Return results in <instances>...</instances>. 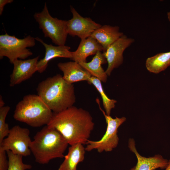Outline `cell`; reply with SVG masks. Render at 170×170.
<instances>
[{
	"label": "cell",
	"mask_w": 170,
	"mask_h": 170,
	"mask_svg": "<svg viewBox=\"0 0 170 170\" xmlns=\"http://www.w3.org/2000/svg\"><path fill=\"white\" fill-rule=\"evenodd\" d=\"M29 130L26 128L15 125L10 129L7 137L0 143V149L6 151L9 150L14 154L23 156H30L31 142Z\"/></svg>",
	"instance_id": "ba28073f"
},
{
	"label": "cell",
	"mask_w": 170,
	"mask_h": 170,
	"mask_svg": "<svg viewBox=\"0 0 170 170\" xmlns=\"http://www.w3.org/2000/svg\"><path fill=\"white\" fill-rule=\"evenodd\" d=\"M57 66L63 72L64 79L70 84L80 81H88L92 76L79 63L74 61L60 62Z\"/></svg>",
	"instance_id": "5bb4252c"
},
{
	"label": "cell",
	"mask_w": 170,
	"mask_h": 170,
	"mask_svg": "<svg viewBox=\"0 0 170 170\" xmlns=\"http://www.w3.org/2000/svg\"><path fill=\"white\" fill-rule=\"evenodd\" d=\"M94 125L88 111L73 106L60 112H53L47 126L57 130L71 145L77 143L86 144Z\"/></svg>",
	"instance_id": "6da1fadb"
},
{
	"label": "cell",
	"mask_w": 170,
	"mask_h": 170,
	"mask_svg": "<svg viewBox=\"0 0 170 170\" xmlns=\"http://www.w3.org/2000/svg\"><path fill=\"white\" fill-rule=\"evenodd\" d=\"M86 151L83 144L81 143L71 145L58 170H77L78 164L84 159Z\"/></svg>",
	"instance_id": "e0dca14e"
},
{
	"label": "cell",
	"mask_w": 170,
	"mask_h": 170,
	"mask_svg": "<svg viewBox=\"0 0 170 170\" xmlns=\"http://www.w3.org/2000/svg\"><path fill=\"white\" fill-rule=\"evenodd\" d=\"M53 114L38 95L28 94L16 105L13 115L16 121L33 127L47 125Z\"/></svg>",
	"instance_id": "277c9868"
},
{
	"label": "cell",
	"mask_w": 170,
	"mask_h": 170,
	"mask_svg": "<svg viewBox=\"0 0 170 170\" xmlns=\"http://www.w3.org/2000/svg\"><path fill=\"white\" fill-rule=\"evenodd\" d=\"M37 95L54 113L64 110L76 102L75 88L60 74L47 78L37 88Z\"/></svg>",
	"instance_id": "7a4b0ae2"
},
{
	"label": "cell",
	"mask_w": 170,
	"mask_h": 170,
	"mask_svg": "<svg viewBox=\"0 0 170 170\" xmlns=\"http://www.w3.org/2000/svg\"><path fill=\"white\" fill-rule=\"evenodd\" d=\"M107 63L106 60L103 53L101 51H98L90 62L79 63L92 76L97 78L102 82H105L107 80L108 75L101 65Z\"/></svg>",
	"instance_id": "ac0fdd59"
},
{
	"label": "cell",
	"mask_w": 170,
	"mask_h": 170,
	"mask_svg": "<svg viewBox=\"0 0 170 170\" xmlns=\"http://www.w3.org/2000/svg\"><path fill=\"white\" fill-rule=\"evenodd\" d=\"M104 51L102 46L91 37L81 40L77 49L73 52L72 60L78 63L86 62L88 56L95 54L98 51Z\"/></svg>",
	"instance_id": "2e32d148"
},
{
	"label": "cell",
	"mask_w": 170,
	"mask_h": 170,
	"mask_svg": "<svg viewBox=\"0 0 170 170\" xmlns=\"http://www.w3.org/2000/svg\"><path fill=\"white\" fill-rule=\"evenodd\" d=\"M134 42V39L128 37L124 35L103 52L108 63L105 71L108 76L110 75L115 68H118L122 64L124 50Z\"/></svg>",
	"instance_id": "30bf717a"
},
{
	"label": "cell",
	"mask_w": 170,
	"mask_h": 170,
	"mask_svg": "<svg viewBox=\"0 0 170 170\" xmlns=\"http://www.w3.org/2000/svg\"><path fill=\"white\" fill-rule=\"evenodd\" d=\"M68 144L59 132L46 125L35 135L30 148L36 162L44 165L53 159L64 157Z\"/></svg>",
	"instance_id": "3957f363"
},
{
	"label": "cell",
	"mask_w": 170,
	"mask_h": 170,
	"mask_svg": "<svg viewBox=\"0 0 170 170\" xmlns=\"http://www.w3.org/2000/svg\"><path fill=\"white\" fill-rule=\"evenodd\" d=\"M128 147L135 154L137 160L136 165L129 170H155L160 168L165 169L167 166L168 160L159 154L146 157L140 155L138 152L133 139L130 138L128 141Z\"/></svg>",
	"instance_id": "7c38bea8"
},
{
	"label": "cell",
	"mask_w": 170,
	"mask_h": 170,
	"mask_svg": "<svg viewBox=\"0 0 170 170\" xmlns=\"http://www.w3.org/2000/svg\"><path fill=\"white\" fill-rule=\"evenodd\" d=\"M167 15L168 20L170 23V11L167 13Z\"/></svg>",
	"instance_id": "4316f807"
},
{
	"label": "cell",
	"mask_w": 170,
	"mask_h": 170,
	"mask_svg": "<svg viewBox=\"0 0 170 170\" xmlns=\"http://www.w3.org/2000/svg\"><path fill=\"white\" fill-rule=\"evenodd\" d=\"M35 38L28 35L23 39H19L7 33L0 36V59L7 57L13 64L16 60H24L32 55L27 48L34 46Z\"/></svg>",
	"instance_id": "8992f818"
},
{
	"label": "cell",
	"mask_w": 170,
	"mask_h": 170,
	"mask_svg": "<svg viewBox=\"0 0 170 170\" xmlns=\"http://www.w3.org/2000/svg\"><path fill=\"white\" fill-rule=\"evenodd\" d=\"M39 56L27 60L17 59L13 62V69L10 76L9 85L13 87L31 78L37 71Z\"/></svg>",
	"instance_id": "8fae6325"
},
{
	"label": "cell",
	"mask_w": 170,
	"mask_h": 170,
	"mask_svg": "<svg viewBox=\"0 0 170 170\" xmlns=\"http://www.w3.org/2000/svg\"><path fill=\"white\" fill-rule=\"evenodd\" d=\"M124 35L123 32L119 31L118 26L105 25L95 30L91 37L102 46L104 52Z\"/></svg>",
	"instance_id": "9a60e30c"
},
{
	"label": "cell",
	"mask_w": 170,
	"mask_h": 170,
	"mask_svg": "<svg viewBox=\"0 0 170 170\" xmlns=\"http://www.w3.org/2000/svg\"><path fill=\"white\" fill-rule=\"evenodd\" d=\"M96 101L105 118L107 125L106 131L99 140L92 141L88 140L86 144L87 146L85 147V150L86 151H90L96 149L99 153L104 151H111L116 148L118 144L119 139L117 135L118 129L126 121V118L125 117L120 118L116 117L113 118L110 116L107 115L100 106L99 99L97 98Z\"/></svg>",
	"instance_id": "52a82bcc"
},
{
	"label": "cell",
	"mask_w": 170,
	"mask_h": 170,
	"mask_svg": "<svg viewBox=\"0 0 170 170\" xmlns=\"http://www.w3.org/2000/svg\"><path fill=\"white\" fill-rule=\"evenodd\" d=\"M5 103L3 99L2 95L0 96V108L4 106Z\"/></svg>",
	"instance_id": "d4e9b609"
},
{
	"label": "cell",
	"mask_w": 170,
	"mask_h": 170,
	"mask_svg": "<svg viewBox=\"0 0 170 170\" xmlns=\"http://www.w3.org/2000/svg\"><path fill=\"white\" fill-rule=\"evenodd\" d=\"M35 39L41 42L45 49V56L38 61L37 65V71L40 73L43 72L47 68L48 63L51 60L57 57L68 58L72 59L73 52L70 51L71 48L65 45L54 46L48 44L38 37Z\"/></svg>",
	"instance_id": "4fadbf2b"
},
{
	"label": "cell",
	"mask_w": 170,
	"mask_h": 170,
	"mask_svg": "<svg viewBox=\"0 0 170 170\" xmlns=\"http://www.w3.org/2000/svg\"><path fill=\"white\" fill-rule=\"evenodd\" d=\"M10 110V107L8 106L0 108V143L8 136L9 132V126L6 123L5 119Z\"/></svg>",
	"instance_id": "7402d4cb"
},
{
	"label": "cell",
	"mask_w": 170,
	"mask_h": 170,
	"mask_svg": "<svg viewBox=\"0 0 170 170\" xmlns=\"http://www.w3.org/2000/svg\"><path fill=\"white\" fill-rule=\"evenodd\" d=\"M34 17L45 37L49 38L58 46L65 45L68 34L67 21L52 17L49 12L46 3L42 10L35 13Z\"/></svg>",
	"instance_id": "5b68a950"
},
{
	"label": "cell",
	"mask_w": 170,
	"mask_h": 170,
	"mask_svg": "<svg viewBox=\"0 0 170 170\" xmlns=\"http://www.w3.org/2000/svg\"><path fill=\"white\" fill-rule=\"evenodd\" d=\"M70 8L73 17L67 21L68 34L72 37L77 36L83 40L90 37L95 30L101 26L90 18L81 16L72 6Z\"/></svg>",
	"instance_id": "9c48e42d"
},
{
	"label": "cell",
	"mask_w": 170,
	"mask_h": 170,
	"mask_svg": "<svg viewBox=\"0 0 170 170\" xmlns=\"http://www.w3.org/2000/svg\"><path fill=\"white\" fill-rule=\"evenodd\" d=\"M90 84H93L100 94L102 100L103 105L105 112L107 115L110 116L111 110L115 106L117 101L116 100L109 99L105 92L102 84L101 81L97 78L91 76L88 81Z\"/></svg>",
	"instance_id": "ffe728a7"
},
{
	"label": "cell",
	"mask_w": 170,
	"mask_h": 170,
	"mask_svg": "<svg viewBox=\"0 0 170 170\" xmlns=\"http://www.w3.org/2000/svg\"><path fill=\"white\" fill-rule=\"evenodd\" d=\"M6 153V151L0 149V170H8V161Z\"/></svg>",
	"instance_id": "603a6c76"
},
{
	"label": "cell",
	"mask_w": 170,
	"mask_h": 170,
	"mask_svg": "<svg viewBox=\"0 0 170 170\" xmlns=\"http://www.w3.org/2000/svg\"><path fill=\"white\" fill-rule=\"evenodd\" d=\"M6 153L8 161V170H26L31 168V165L23 162V156L14 154L9 150L7 151Z\"/></svg>",
	"instance_id": "44dd1931"
},
{
	"label": "cell",
	"mask_w": 170,
	"mask_h": 170,
	"mask_svg": "<svg viewBox=\"0 0 170 170\" xmlns=\"http://www.w3.org/2000/svg\"><path fill=\"white\" fill-rule=\"evenodd\" d=\"M13 2V0H0V15H1L3 10L4 7L5 5L10 3Z\"/></svg>",
	"instance_id": "cb8c5ba5"
},
{
	"label": "cell",
	"mask_w": 170,
	"mask_h": 170,
	"mask_svg": "<svg viewBox=\"0 0 170 170\" xmlns=\"http://www.w3.org/2000/svg\"><path fill=\"white\" fill-rule=\"evenodd\" d=\"M165 170H170V159L168 161V164Z\"/></svg>",
	"instance_id": "484cf974"
},
{
	"label": "cell",
	"mask_w": 170,
	"mask_h": 170,
	"mask_svg": "<svg viewBox=\"0 0 170 170\" xmlns=\"http://www.w3.org/2000/svg\"><path fill=\"white\" fill-rule=\"evenodd\" d=\"M170 66V51L161 53L148 57L145 61L146 67L149 72L158 74Z\"/></svg>",
	"instance_id": "d6986e66"
}]
</instances>
